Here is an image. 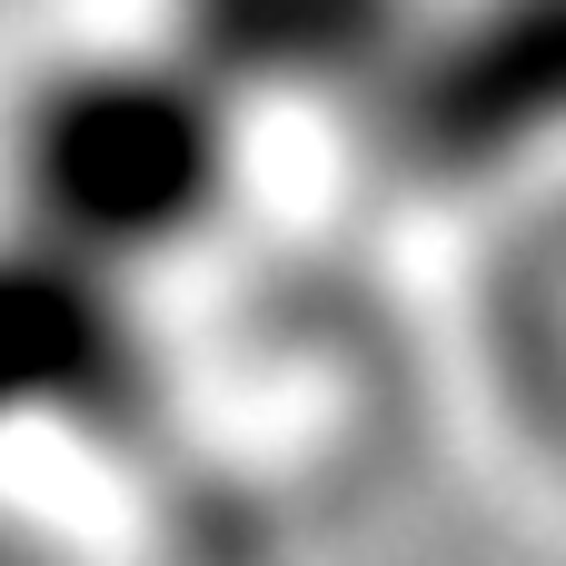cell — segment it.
<instances>
[{"label":"cell","instance_id":"cell-1","mask_svg":"<svg viewBox=\"0 0 566 566\" xmlns=\"http://www.w3.org/2000/svg\"><path fill=\"white\" fill-rule=\"evenodd\" d=\"M249 169V109L169 40L70 50L0 119V219L30 239L149 279L189 259Z\"/></svg>","mask_w":566,"mask_h":566},{"label":"cell","instance_id":"cell-2","mask_svg":"<svg viewBox=\"0 0 566 566\" xmlns=\"http://www.w3.org/2000/svg\"><path fill=\"white\" fill-rule=\"evenodd\" d=\"M418 189H497L566 159V0H428L358 99Z\"/></svg>","mask_w":566,"mask_h":566},{"label":"cell","instance_id":"cell-3","mask_svg":"<svg viewBox=\"0 0 566 566\" xmlns=\"http://www.w3.org/2000/svg\"><path fill=\"white\" fill-rule=\"evenodd\" d=\"M149 318L139 279L70 259L0 219V438L119 428L149 398Z\"/></svg>","mask_w":566,"mask_h":566},{"label":"cell","instance_id":"cell-4","mask_svg":"<svg viewBox=\"0 0 566 566\" xmlns=\"http://www.w3.org/2000/svg\"><path fill=\"white\" fill-rule=\"evenodd\" d=\"M428 0H169V50H189L239 109H358Z\"/></svg>","mask_w":566,"mask_h":566},{"label":"cell","instance_id":"cell-5","mask_svg":"<svg viewBox=\"0 0 566 566\" xmlns=\"http://www.w3.org/2000/svg\"><path fill=\"white\" fill-rule=\"evenodd\" d=\"M488 368L507 398V428H527L566 468V189L527 219V239L497 269L488 298Z\"/></svg>","mask_w":566,"mask_h":566}]
</instances>
